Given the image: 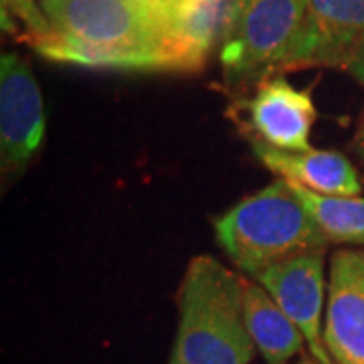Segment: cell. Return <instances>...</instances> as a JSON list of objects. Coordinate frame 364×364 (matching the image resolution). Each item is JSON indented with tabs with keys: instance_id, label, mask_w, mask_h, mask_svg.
<instances>
[{
	"instance_id": "7a4b0ae2",
	"label": "cell",
	"mask_w": 364,
	"mask_h": 364,
	"mask_svg": "<svg viewBox=\"0 0 364 364\" xmlns=\"http://www.w3.org/2000/svg\"><path fill=\"white\" fill-rule=\"evenodd\" d=\"M245 277L213 255L188 261L178 289V328L168 364H249L255 344L243 314Z\"/></svg>"
},
{
	"instance_id": "ba28073f",
	"label": "cell",
	"mask_w": 364,
	"mask_h": 364,
	"mask_svg": "<svg viewBox=\"0 0 364 364\" xmlns=\"http://www.w3.org/2000/svg\"><path fill=\"white\" fill-rule=\"evenodd\" d=\"M324 344L334 364H364V251L340 249L332 255Z\"/></svg>"
},
{
	"instance_id": "8fae6325",
	"label": "cell",
	"mask_w": 364,
	"mask_h": 364,
	"mask_svg": "<svg viewBox=\"0 0 364 364\" xmlns=\"http://www.w3.org/2000/svg\"><path fill=\"white\" fill-rule=\"evenodd\" d=\"M243 314L249 336L267 364H287L304 348L301 330L257 282L245 279Z\"/></svg>"
},
{
	"instance_id": "3957f363",
	"label": "cell",
	"mask_w": 364,
	"mask_h": 364,
	"mask_svg": "<svg viewBox=\"0 0 364 364\" xmlns=\"http://www.w3.org/2000/svg\"><path fill=\"white\" fill-rule=\"evenodd\" d=\"M215 237L239 272L251 277L282 261L326 253L330 245L284 178H275L217 217Z\"/></svg>"
},
{
	"instance_id": "8992f818",
	"label": "cell",
	"mask_w": 364,
	"mask_h": 364,
	"mask_svg": "<svg viewBox=\"0 0 364 364\" xmlns=\"http://www.w3.org/2000/svg\"><path fill=\"white\" fill-rule=\"evenodd\" d=\"M364 43V0H306L282 73L312 67L348 69Z\"/></svg>"
},
{
	"instance_id": "7c38bea8",
	"label": "cell",
	"mask_w": 364,
	"mask_h": 364,
	"mask_svg": "<svg viewBox=\"0 0 364 364\" xmlns=\"http://www.w3.org/2000/svg\"><path fill=\"white\" fill-rule=\"evenodd\" d=\"M235 0H172L174 31L184 73H196L208 53L223 39V31Z\"/></svg>"
},
{
	"instance_id": "9c48e42d",
	"label": "cell",
	"mask_w": 364,
	"mask_h": 364,
	"mask_svg": "<svg viewBox=\"0 0 364 364\" xmlns=\"http://www.w3.org/2000/svg\"><path fill=\"white\" fill-rule=\"evenodd\" d=\"M251 136L275 150H310V136L318 119L312 91L294 87L284 75L263 81L247 104Z\"/></svg>"
},
{
	"instance_id": "52a82bcc",
	"label": "cell",
	"mask_w": 364,
	"mask_h": 364,
	"mask_svg": "<svg viewBox=\"0 0 364 364\" xmlns=\"http://www.w3.org/2000/svg\"><path fill=\"white\" fill-rule=\"evenodd\" d=\"M324 263L326 253H306L263 269L255 275V282L301 330L314 358L322 364H334L324 344L328 298Z\"/></svg>"
},
{
	"instance_id": "9a60e30c",
	"label": "cell",
	"mask_w": 364,
	"mask_h": 364,
	"mask_svg": "<svg viewBox=\"0 0 364 364\" xmlns=\"http://www.w3.org/2000/svg\"><path fill=\"white\" fill-rule=\"evenodd\" d=\"M346 71H348L352 77L356 79L360 85H364V43H363V47L358 49V53H356V57L352 59V63L348 65Z\"/></svg>"
},
{
	"instance_id": "5b68a950",
	"label": "cell",
	"mask_w": 364,
	"mask_h": 364,
	"mask_svg": "<svg viewBox=\"0 0 364 364\" xmlns=\"http://www.w3.org/2000/svg\"><path fill=\"white\" fill-rule=\"evenodd\" d=\"M45 140V105L37 77L18 53L0 59V160L4 174H21Z\"/></svg>"
},
{
	"instance_id": "4fadbf2b",
	"label": "cell",
	"mask_w": 364,
	"mask_h": 364,
	"mask_svg": "<svg viewBox=\"0 0 364 364\" xmlns=\"http://www.w3.org/2000/svg\"><path fill=\"white\" fill-rule=\"evenodd\" d=\"M328 243L364 245V196L320 195L287 181Z\"/></svg>"
},
{
	"instance_id": "277c9868",
	"label": "cell",
	"mask_w": 364,
	"mask_h": 364,
	"mask_svg": "<svg viewBox=\"0 0 364 364\" xmlns=\"http://www.w3.org/2000/svg\"><path fill=\"white\" fill-rule=\"evenodd\" d=\"M306 0H235L221 39L225 87L241 95L282 75Z\"/></svg>"
},
{
	"instance_id": "6da1fadb",
	"label": "cell",
	"mask_w": 364,
	"mask_h": 364,
	"mask_svg": "<svg viewBox=\"0 0 364 364\" xmlns=\"http://www.w3.org/2000/svg\"><path fill=\"white\" fill-rule=\"evenodd\" d=\"M53 33L31 45L69 65L184 73L172 0H43Z\"/></svg>"
},
{
	"instance_id": "e0dca14e",
	"label": "cell",
	"mask_w": 364,
	"mask_h": 364,
	"mask_svg": "<svg viewBox=\"0 0 364 364\" xmlns=\"http://www.w3.org/2000/svg\"><path fill=\"white\" fill-rule=\"evenodd\" d=\"M298 364H322V363H318V360L314 358L312 354H310V356H306V358H301V360H299Z\"/></svg>"
},
{
	"instance_id": "5bb4252c",
	"label": "cell",
	"mask_w": 364,
	"mask_h": 364,
	"mask_svg": "<svg viewBox=\"0 0 364 364\" xmlns=\"http://www.w3.org/2000/svg\"><path fill=\"white\" fill-rule=\"evenodd\" d=\"M16 21L25 28L23 41L26 45H35L53 33L51 23L37 0H2V28L14 37H18Z\"/></svg>"
},
{
	"instance_id": "30bf717a",
	"label": "cell",
	"mask_w": 364,
	"mask_h": 364,
	"mask_svg": "<svg viewBox=\"0 0 364 364\" xmlns=\"http://www.w3.org/2000/svg\"><path fill=\"white\" fill-rule=\"evenodd\" d=\"M249 144L261 164L269 168L277 178L299 184L320 195L360 196L363 181L356 166L336 150H304L284 152L249 136Z\"/></svg>"
},
{
	"instance_id": "2e32d148",
	"label": "cell",
	"mask_w": 364,
	"mask_h": 364,
	"mask_svg": "<svg viewBox=\"0 0 364 364\" xmlns=\"http://www.w3.org/2000/svg\"><path fill=\"white\" fill-rule=\"evenodd\" d=\"M354 148H356V154L360 156L364 164V112L363 116H360V122H358L356 134H354Z\"/></svg>"
}]
</instances>
